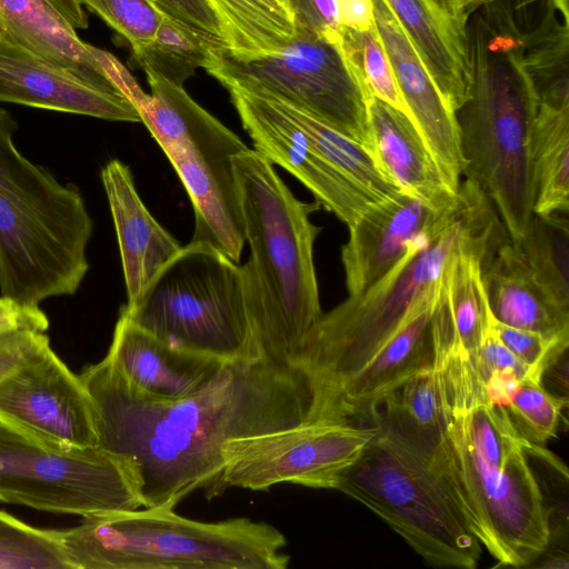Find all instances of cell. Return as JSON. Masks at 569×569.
<instances>
[{
  "mask_svg": "<svg viewBox=\"0 0 569 569\" xmlns=\"http://www.w3.org/2000/svg\"><path fill=\"white\" fill-rule=\"evenodd\" d=\"M79 377L97 447L127 467L147 509H174L197 489L219 495L232 441L320 419V388L308 370L263 356L224 362L199 389L167 401L134 393L106 357Z\"/></svg>",
  "mask_w": 569,
  "mask_h": 569,
  "instance_id": "1",
  "label": "cell"
},
{
  "mask_svg": "<svg viewBox=\"0 0 569 569\" xmlns=\"http://www.w3.org/2000/svg\"><path fill=\"white\" fill-rule=\"evenodd\" d=\"M445 440L437 462L461 516L497 566L526 567L550 542L552 509L531 442L493 403L472 359L450 345L436 356Z\"/></svg>",
  "mask_w": 569,
  "mask_h": 569,
  "instance_id": "2",
  "label": "cell"
},
{
  "mask_svg": "<svg viewBox=\"0 0 569 569\" xmlns=\"http://www.w3.org/2000/svg\"><path fill=\"white\" fill-rule=\"evenodd\" d=\"M470 94L456 112L462 176L488 197L512 242L533 214L532 136L539 99L527 71L522 29L503 2L479 6L467 26Z\"/></svg>",
  "mask_w": 569,
  "mask_h": 569,
  "instance_id": "3",
  "label": "cell"
},
{
  "mask_svg": "<svg viewBox=\"0 0 569 569\" xmlns=\"http://www.w3.org/2000/svg\"><path fill=\"white\" fill-rule=\"evenodd\" d=\"M507 238L491 201L466 179L452 206L410 242L380 280L322 315L298 358L317 381L322 399L359 371L413 306L441 284L458 251L499 244Z\"/></svg>",
  "mask_w": 569,
  "mask_h": 569,
  "instance_id": "4",
  "label": "cell"
},
{
  "mask_svg": "<svg viewBox=\"0 0 569 569\" xmlns=\"http://www.w3.org/2000/svg\"><path fill=\"white\" fill-rule=\"evenodd\" d=\"M232 162L250 249L240 267L254 347L260 356L298 363L323 315L313 261L321 228L310 219L321 206L296 198L253 149Z\"/></svg>",
  "mask_w": 569,
  "mask_h": 569,
  "instance_id": "5",
  "label": "cell"
},
{
  "mask_svg": "<svg viewBox=\"0 0 569 569\" xmlns=\"http://www.w3.org/2000/svg\"><path fill=\"white\" fill-rule=\"evenodd\" d=\"M0 107V291L22 305L74 295L89 270L93 221L80 190L16 147Z\"/></svg>",
  "mask_w": 569,
  "mask_h": 569,
  "instance_id": "6",
  "label": "cell"
},
{
  "mask_svg": "<svg viewBox=\"0 0 569 569\" xmlns=\"http://www.w3.org/2000/svg\"><path fill=\"white\" fill-rule=\"evenodd\" d=\"M72 569H284V536L248 518L202 522L174 509L113 511L60 530Z\"/></svg>",
  "mask_w": 569,
  "mask_h": 569,
  "instance_id": "7",
  "label": "cell"
},
{
  "mask_svg": "<svg viewBox=\"0 0 569 569\" xmlns=\"http://www.w3.org/2000/svg\"><path fill=\"white\" fill-rule=\"evenodd\" d=\"M370 421L376 436L336 489L378 515L430 566L476 568L482 546L452 498L437 463L439 451H421Z\"/></svg>",
  "mask_w": 569,
  "mask_h": 569,
  "instance_id": "8",
  "label": "cell"
},
{
  "mask_svg": "<svg viewBox=\"0 0 569 569\" xmlns=\"http://www.w3.org/2000/svg\"><path fill=\"white\" fill-rule=\"evenodd\" d=\"M120 311L180 350L222 361L260 356L247 312L241 267L204 242L182 246L140 299Z\"/></svg>",
  "mask_w": 569,
  "mask_h": 569,
  "instance_id": "9",
  "label": "cell"
},
{
  "mask_svg": "<svg viewBox=\"0 0 569 569\" xmlns=\"http://www.w3.org/2000/svg\"><path fill=\"white\" fill-rule=\"evenodd\" d=\"M204 69L226 89L290 104L369 147V98L341 42L296 28L292 40L272 54L238 59L214 48Z\"/></svg>",
  "mask_w": 569,
  "mask_h": 569,
  "instance_id": "10",
  "label": "cell"
},
{
  "mask_svg": "<svg viewBox=\"0 0 569 569\" xmlns=\"http://www.w3.org/2000/svg\"><path fill=\"white\" fill-rule=\"evenodd\" d=\"M0 500L82 517L142 507L127 467L111 453L54 448L1 425Z\"/></svg>",
  "mask_w": 569,
  "mask_h": 569,
  "instance_id": "11",
  "label": "cell"
},
{
  "mask_svg": "<svg viewBox=\"0 0 569 569\" xmlns=\"http://www.w3.org/2000/svg\"><path fill=\"white\" fill-rule=\"evenodd\" d=\"M377 433L371 422L319 419L232 441L221 477L223 490H267L277 483L336 489L341 473Z\"/></svg>",
  "mask_w": 569,
  "mask_h": 569,
  "instance_id": "12",
  "label": "cell"
},
{
  "mask_svg": "<svg viewBox=\"0 0 569 569\" xmlns=\"http://www.w3.org/2000/svg\"><path fill=\"white\" fill-rule=\"evenodd\" d=\"M0 425L59 449L97 447L91 397L50 345L0 382Z\"/></svg>",
  "mask_w": 569,
  "mask_h": 569,
  "instance_id": "13",
  "label": "cell"
},
{
  "mask_svg": "<svg viewBox=\"0 0 569 569\" xmlns=\"http://www.w3.org/2000/svg\"><path fill=\"white\" fill-rule=\"evenodd\" d=\"M227 90L253 150L296 177L321 208L349 227L379 201L330 163L273 100L238 89Z\"/></svg>",
  "mask_w": 569,
  "mask_h": 569,
  "instance_id": "14",
  "label": "cell"
},
{
  "mask_svg": "<svg viewBox=\"0 0 569 569\" xmlns=\"http://www.w3.org/2000/svg\"><path fill=\"white\" fill-rule=\"evenodd\" d=\"M247 148L227 128L210 138L186 142L164 152L192 203L191 241L208 243L237 263L246 231L232 158Z\"/></svg>",
  "mask_w": 569,
  "mask_h": 569,
  "instance_id": "15",
  "label": "cell"
},
{
  "mask_svg": "<svg viewBox=\"0 0 569 569\" xmlns=\"http://www.w3.org/2000/svg\"><path fill=\"white\" fill-rule=\"evenodd\" d=\"M441 286L413 306L398 330L359 371L325 397L321 419L366 421L408 379L435 368L432 315Z\"/></svg>",
  "mask_w": 569,
  "mask_h": 569,
  "instance_id": "16",
  "label": "cell"
},
{
  "mask_svg": "<svg viewBox=\"0 0 569 569\" xmlns=\"http://www.w3.org/2000/svg\"><path fill=\"white\" fill-rule=\"evenodd\" d=\"M371 2L376 29L410 117L448 183L458 191L465 159L456 113L448 107L385 0H371Z\"/></svg>",
  "mask_w": 569,
  "mask_h": 569,
  "instance_id": "17",
  "label": "cell"
},
{
  "mask_svg": "<svg viewBox=\"0 0 569 569\" xmlns=\"http://www.w3.org/2000/svg\"><path fill=\"white\" fill-rule=\"evenodd\" d=\"M0 102L141 122L137 108L123 93L99 88L1 38Z\"/></svg>",
  "mask_w": 569,
  "mask_h": 569,
  "instance_id": "18",
  "label": "cell"
},
{
  "mask_svg": "<svg viewBox=\"0 0 569 569\" xmlns=\"http://www.w3.org/2000/svg\"><path fill=\"white\" fill-rule=\"evenodd\" d=\"M449 208L433 209L402 191L370 204L349 226V239L341 248L348 296L360 295L380 280L410 242Z\"/></svg>",
  "mask_w": 569,
  "mask_h": 569,
  "instance_id": "19",
  "label": "cell"
},
{
  "mask_svg": "<svg viewBox=\"0 0 569 569\" xmlns=\"http://www.w3.org/2000/svg\"><path fill=\"white\" fill-rule=\"evenodd\" d=\"M106 358L134 393L158 401L192 393L228 362L173 348L121 311Z\"/></svg>",
  "mask_w": 569,
  "mask_h": 569,
  "instance_id": "20",
  "label": "cell"
},
{
  "mask_svg": "<svg viewBox=\"0 0 569 569\" xmlns=\"http://www.w3.org/2000/svg\"><path fill=\"white\" fill-rule=\"evenodd\" d=\"M0 38L99 88L121 92L114 81L122 63L81 40L48 0H0Z\"/></svg>",
  "mask_w": 569,
  "mask_h": 569,
  "instance_id": "21",
  "label": "cell"
},
{
  "mask_svg": "<svg viewBox=\"0 0 569 569\" xmlns=\"http://www.w3.org/2000/svg\"><path fill=\"white\" fill-rule=\"evenodd\" d=\"M101 181L120 250L126 306L131 307L182 246L147 209L126 163L119 159L108 161L101 169Z\"/></svg>",
  "mask_w": 569,
  "mask_h": 569,
  "instance_id": "22",
  "label": "cell"
},
{
  "mask_svg": "<svg viewBox=\"0 0 569 569\" xmlns=\"http://www.w3.org/2000/svg\"><path fill=\"white\" fill-rule=\"evenodd\" d=\"M370 143L368 152L382 173L400 191L433 209L449 208L455 191L412 119L387 102L371 97L367 103Z\"/></svg>",
  "mask_w": 569,
  "mask_h": 569,
  "instance_id": "23",
  "label": "cell"
},
{
  "mask_svg": "<svg viewBox=\"0 0 569 569\" xmlns=\"http://www.w3.org/2000/svg\"><path fill=\"white\" fill-rule=\"evenodd\" d=\"M482 278L495 319L569 343V310L546 293L515 242L505 240L482 262Z\"/></svg>",
  "mask_w": 569,
  "mask_h": 569,
  "instance_id": "24",
  "label": "cell"
},
{
  "mask_svg": "<svg viewBox=\"0 0 569 569\" xmlns=\"http://www.w3.org/2000/svg\"><path fill=\"white\" fill-rule=\"evenodd\" d=\"M448 107L456 113L470 94L468 41L426 0H385Z\"/></svg>",
  "mask_w": 569,
  "mask_h": 569,
  "instance_id": "25",
  "label": "cell"
},
{
  "mask_svg": "<svg viewBox=\"0 0 569 569\" xmlns=\"http://www.w3.org/2000/svg\"><path fill=\"white\" fill-rule=\"evenodd\" d=\"M499 244L461 249L451 258L443 274L442 291L452 335L450 345L460 347L470 357L477 355L490 329L492 313L482 278V262Z\"/></svg>",
  "mask_w": 569,
  "mask_h": 569,
  "instance_id": "26",
  "label": "cell"
},
{
  "mask_svg": "<svg viewBox=\"0 0 569 569\" xmlns=\"http://www.w3.org/2000/svg\"><path fill=\"white\" fill-rule=\"evenodd\" d=\"M370 419L421 451L438 452L446 423L436 368L408 379L385 398Z\"/></svg>",
  "mask_w": 569,
  "mask_h": 569,
  "instance_id": "27",
  "label": "cell"
},
{
  "mask_svg": "<svg viewBox=\"0 0 569 569\" xmlns=\"http://www.w3.org/2000/svg\"><path fill=\"white\" fill-rule=\"evenodd\" d=\"M223 34L224 50L234 58L272 54L295 37L293 18L281 0H207Z\"/></svg>",
  "mask_w": 569,
  "mask_h": 569,
  "instance_id": "28",
  "label": "cell"
},
{
  "mask_svg": "<svg viewBox=\"0 0 569 569\" xmlns=\"http://www.w3.org/2000/svg\"><path fill=\"white\" fill-rule=\"evenodd\" d=\"M533 213L569 210V106L539 103L532 136Z\"/></svg>",
  "mask_w": 569,
  "mask_h": 569,
  "instance_id": "29",
  "label": "cell"
},
{
  "mask_svg": "<svg viewBox=\"0 0 569 569\" xmlns=\"http://www.w3.org/2000/svg\"><path fill=\"white\" fill-rule=\"evenodd\" d=\"M540 20L522 30V51L527 71L539 103L569 106V17L550 0H545Z\"/></svg>",
  "mask_w": 569,
  "mask_h": 569,
  "instance_id": "30",
  "label": "cell"
},
{
  "mask_svg": "<svg viewBox=\"0 0 569 569\" xmlns=\"http://www.w3.org/2000/svg\"><path fill=\"white\" fill-rule=\"evenodd\" d=\"M515 243L546 293L569 310L568 212L533 213L526 234Z\"/></svg>",
  "mask_w": 569,
  "mask_h": 569,
  "instance_id": "31",
  "label": "cell"
},
{
  "mask_svg": "<svg viewBox=\"0 0 569 569\" xmlns=\"http://www.w3.org/2000/svg\"><path fill=\"white\" fill-rule=\"evenodd\" d=\"M271 100L300 127L311 144L330 163L377 199L382 200L400 191L359 142L300 109L279 100Z\"/></svg>",
  "mask_w": 569,
  "mask_h": 569,
  "instance_id": "32",
  "label": "cell"
},
{
  "mask_svg": "<svg viewBox=\"0 0 569 569\" xmlns=\"http://www.w3.org/2000/svg\"><path fill=\"white\" fill-rule=\"evenodd\" d=\"M221 48L198 31L163 16L153 38L132 52L142 70L182 86L198 68H204L212 50Z\"/></svg>",
  "mask_w": 569,
  "mask_h": 569,
  "instance_id": "33",
  "label": "cell"
},
{
  "mask_svg": "<svg viewBox=\"0 0 569 569\" xmlns=\"http://www.w3.org/2000/svg\"><path fill=\"white\" fill-rule=\"evenodd\" d=\"M0 569H72L60 530L38 529L0 510Z\"/></svg>",
  "mask_w": 569,
  "mask_h": 569,
  "instance_id": "34",
  "label": "cell"
},
{
  "mask_svg": "<svg viewBox=\"0 0 569 569\" xmlns=\"http://www.w3.org/2000/svg\"><path fill=\"white\" fill-rule=\"evenodd\" d=\"M340 36L342 51L367 97H377L410 117L376 26L367 30L341 27Z\"/></svg>",
  "mask_w": 569,
  "mask_h": 569,
  "instance_id": "35",
  "label": "cell"
},
{
  "mask_svg": "<svg viewBox=\"0 0 569 569\" xmlns=\"http://www.w3.org/2000/svg\"><path fill=\"white\" fill-rule=\"evenodd\" d=\"M567 399L551 393L541 382L526 379L519 383L506 410L528 441L543 446L556 437Z\"/></svg>",
  "mask_w": 569,
  "mask_h": 569,
  "instance_id": "36",
  "label": "cell"
},
{
  "mask_svg": "<svg viewBox=\"0 0 569 569\" xmlns=\"http://www.w3.org/2000/svg\"><path fill=\"white\" fill-rule=\"evenodd\" d=\"M121 36L132 52L147 44L164 16L149 0H77Z\"/></svg>",
  "mask_w": 569,
  "mask_h": 569,
  "instance_id": "37",
  "label": "cell"
},
{
  "mask_svg": "<svg viewBox=\"0 0 569 569\" xmlns=\"http://www.w3.org/2000/svg\"><path fill=\"white\" fill-rule=\"evenodd\" d=\"M491 329L500 341L528 368L530 379L542 381L548 365L568 350L569 343L548 338L540 332L516 328L493 318Z\"/></svg>",
  "mask_w": 569,
  "mask_h": 569,
  "instance_id": "38",
  "label": "cell"
},
{
  "mask_svg": "<svg viewBox=\"0 0 569 569\" xmlns=\"http://www.w3.org/2000/svg\"><path fill=\"white\" fill-rule=\"evenodd\" d=\"M164 16L198 31L224 49L219 20L207 0H149Z\"/></svg>",
  "mask_w": 569,
  "mask_h": 569,
  "instance_id": "39",
  "label": "cell"
},
{
  "mask_svg": "<svg viewBox=\"0 0 569 569\" xmlns=\"http://www.w3.org/2000/svg\"><path fill=\"white\" fill-rule=\"evenodd\" d=\"M295 27L341 42V24L336 0H283Z\"/></svg>",
  "mask_w": 569,
  "mask_h": 569,
  "instance_id": "40",
  "label": "cell"
},
{
  "mask_svg": "<svg viewBox=\"0 0 569 569\" xmlns=\"http://www.w3.org/2000/svg\"><path fill=\"white\" fill-rule=\"evenodd\" d=\"M50 345L46 332L19 331L0 337V382Z\"/></svg>",
  "mask_w": 569,
  "mask_h": 569,
  "instance_id": "41",
  "label": "cell"
},
{
  "mask_svg": "<svg viewBox=\"0 0 569 569\" xmlns=\"http://www.w3.org/2000/svg\"><path fill=\"white\" fill-rule=\"evenodd\" d=\"M470 358L483 380L495 370H512L521 380L530 379L528 368L500 341L491 327L477 355Z\"/></svg>",
  "mask_w": 569,
  "mask_h": 569,
  "instance_id": "42",
  "label": "cell"
},
{
  "mask_svg": "<svg viewBox=\"0 0 569 569\" xmlns=\"http://www.w3.org/2000/svg\"><path fill=\"white\" fill-rule=\"evenodd\" d=\"M48 327V317L39 307L0 297V337L19 331L46 332Z\"/></svg>",
  "mask_w": 569,
  "mask_h": 569,
  "instance_id": "43",
  "label": "cell"
},
{
  "mask_svg": "<svg viewBox=\"0 0 569 569\" xmlns=\"http://www.w3.org/2000/svg\"><path fill=\"white\" fill-rule=\"evenodd\" d=\"M461 38L467 40V26L480 0H426Z\"/></svg>",
  "mask_w": 569,
  "mask_h": 569,
  "instance_id": "44",
  "label": "cell"
},
{
  "mask_svg": "<svg viewBox=\"0 0 569 569\" xmlns=\"http://www.w3.org/2000/svg\"><path fill=\"white\" fill-rule=\"evenodd\" d=\"M340 24L352 30H367L375 26L371 0H336Z\"/></svg>",
  "mask_w": 569,
  "mask_h": 569,
  "instance_id": "45",
  "label": "cell"
},
{
  "mask_svg": "<svg viewBox=\"0 0 569 569\" xmlns=\"http://www.w3.org/2000/svg\"><path fill=\"white\" fill-rule=\"evenodd\" d=\"M483 381L489 399L506 408L522 380L512 370H495Z\"/></svg>",
  "mask_w": 569,
  "mask_h": 569,
  "instance_id": "46",
  "label": "cell"
},
{
  "mask_svg": "<svg viewBox=\"0 0 569 569\" xmlns=\"http://www.w3.org/2000/svg\"><path fill=\"white\" fill-rule=\"evenodd\" d=\"M76 29H86L88 18L77 0H48Z\"/></svg>",
  "mask_w": 569,
  "mask_h": 569,
  "instance_id": "47",
  "label": "cell"
},
{
  "mask_svg": "<svg viewBox=\"0 0 569 569\" xmlns=\"http://www.w3.org/2000/svg\"><path fill=\"white\" fill-rule=\"evenodd\" d=\"M543 0H480L479 6L491 2H508L513 8H523ZM565 16L569 17L568 0H550Z\"/></svg>",
  "mask_w": 569,
  "mask_h": 569,
  "instance_id": "48",
  "label": "cell"
},
{
  "mask_svg": "<svg viewBox=\"0 0 569 569\" xmlns=\"http://www.w3.org/2000/svg\"><path fill=\"white\" fill-rule=\"evenodd\" d=\"M283 2V0H281ZM284 3V2H283Z\"/></svg>",
  "mask_w": 569,
  "mask_h": 569,
  "instance_id": "49",
  "label": "cell"
}]
</instances>
